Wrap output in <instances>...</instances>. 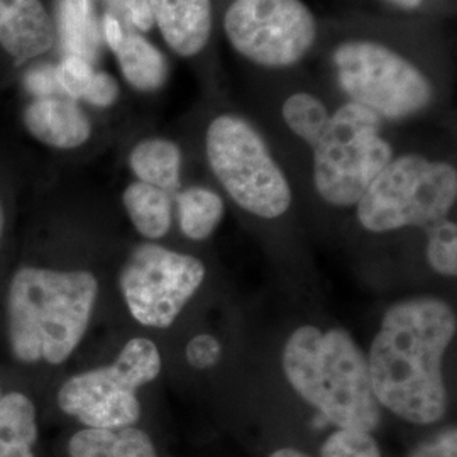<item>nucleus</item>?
<instances>
[{
    "instance_id": "a878e982",
    "label": "nucleus",
    "mask_w": 457,
    "mask_h": 457,
    "mask_svg": "<svg viewBox=\"0 0 457 457\" xmlns=\"http://www.w3.org/2000/svg\"><path fill=\"white\" fill-rule=\"evenodd\" d=\"M222 356V345L211 334H200L187 344V361L195 370L213 368Z\"/></svg>"
},
{
    "instance_id": "473e14b6",
    "label": "nucleus",
    "mask_w": 457,
    "mask_h": 457,
    "mask_svg": "<svg viewBox=\"0 0 457 457\" xmlns=\"http://www.w3.org/2000/svg\"><path fill=\"white\" fill-rule=\"evenodd\" d=\"M2 230H4V207L0 202V237H2Z\"/></svg>"
},
{
    "instance_id": "cd10ccee",
    "label": "nucleus",
    "mask_w": 457,
    "mask_h": 457,
    "mask_svg": "<svg viewBox=\"0 0 457 457\" xmlns=\"http://www.w3.org/2000/svg\"><path fill=\"white\" fill-rule=\"evenodd\" d=\"M119 97V85L105 71H96L92 82L88 85L83 100L96 107H111Z\"/></svg>"
},
{
    "instance_id": "4be33fe9",
    "label": "nucleus",
    "mask_w": 457,
    "mask_h": 457,
    "mask_svg": "<svg viewBox=\"0 0 457 457\" xmlns=\"http://www.w3.org/2000/svg\"><path fill=\"white\" fill-rule=\"evenodd\" d=\"M427 260L432 270L444 277L457 275V228L454 222L444 219L427 228Z\"/></svg>"
},
{
    "instance_id": "7ed1b4c3",
    "label": "nucleus",
    "mask_w": 457,
    "mask_h": 457,
    "mask_svg": "<svg viewBox=\"0 0 457 457\" xmlns=\"http://www.w3.org/2000/svg\"><path fill=\"white\" fill-rule=\"evenodd\" d=\"M98 283L88 271L22 268L9 290V339L17 360L60 364L82 341Z\"/></svg>"
},
{
    "instance_id": "20e7f679",
    "label": "nucleus",
    "mask_w": 457,
    "mask_h": 457,
    "mask_svg": "<svg viewBox=\"0 0 457 457\" xmlns=\"http://www.w3.org/2000/svg\"><path fill=\"white\" fill-rule=\"evenodd\" d=\"M457 198L453 164L419 154L392 160L361 196L358 219L370 232L430 228L444 220Z\"/></svg>"
},
{
    "instance_id": "bb28decb",
    "label": "nucleus",
    "mask_w": 457,
    "mask_h": 457,
    "mask_svg": "<svg viewBox=\"0 0 457 457\" xmlns=\"http://www.w3.org/2000/svg\"><path fill=\"white\" fill-rule=\"evenodd\" d=\"M410 457H457L456 427H449L436 437L422 442Z\"/></svg>"
},
{
    "instance_id": "f257e3e1",
    "label": "nucleus",
    "mask_w": 457,
    "mask_h": 457,
    "mask_svg": "<svg viewBox=\"0 0 457 457\" xmlns=\"http://www.w3.org/2000/svg\"><path fill=\"white\" fill-rule=\"evenodd\" d=\"M456 330V313L441 298H410L388 309L368 360L379 407L410 424L442 420L449 407L442 361Z\"/></svg>"
},
{
    "instance_id": "393cba45",
    "label": "nucleus",
    "mask_w": 457,
    "mask_h": 457,
    "mask_svg": "<svg viewBox=\"0 0 457 457\" xmlns=\"http://www.w3.org/2000/svg\"><path fill=\"white\" fill-rule=\"evenodd\" d=\"M109 14L129 31L146 33L154 26L147 0H107Z\"/></svg>"
},
{
    "instance_id": "39448f33",
    "label": "nucleus",
    "mask_w": 457,
    "mask_h": 457,
    "mask_svg": "<svg viewBox=\"0 0 457 457\" xmlns=\"http://www.w3.org/2000/svg\"><path fill=\"white\" fill-rule=\"evenodd\" d=\"M381 117L347 102L330 115L313 146V185L334 207H353L393 160V147L381 136Z\"/></svg>"
},
{
    "instance_id": "4468645a",
    "label": "nucleus",
    "mask_w": 457,
    "mask_h": 457,
    "mask_svg": "<svg viewBox=\"0 0 457 457\" xmlns=\"http://www.w3.org/2000/svg\"><path fill=\"white\" fill-rule=\"evenodd\" d=\"M68 453L70 457H158L146 432L134 427L85 428L71 437Z\"/></svg>"
},
{
    "instance_id": "6ab92c4d",
    "label": "nucleus",
    "mask_w": 457,
    "mask_h": 457,
    "mask_svg": "<svg viewBox=\"0 0 457 457\" xmlns=\"http://www.w3.org/2000/svg\"><path fill=\"white\" fill-rule=\"evenodd\" d=\"M58 26L66 54L90 62L98 49L97 19L92 12V0H60Z\"/></svg>"
},
{
    "instance_id": "1a4fd4ad",
    "label": "nucleus",
    "mask_w": 457,
    "mask_h": 457,
    "mask_svg": "<svg viewBox=\"0 0 457 457\" xmlns=\"http://www.w3.org/2000/svg\"><path fill=\"white\" fill-rule=\"evenodd\" d=\"M224 31L251 63L288 68L315 45L317 21L302 0H232Z\"/></svg>"
},
{
    "instance_id": "b1692460",
    "label": "nucleus",
    "mask_w": 457,
    "mask_h": 457,
    "mask_svg": "<svg viewBox=\"0 0 457 457\" xmlns=\"http://www.w3.org/2000/svg\"><path fill=\"white\" fill-rule=\"evenodd\" d=\"M96 75L90 62L75 54H66L60 66H56V80L66 97L83 98L88 85Z\"/></svg>"
},
{
    "instance_id": "423d86ee",
    "label": "nucleus",
    "mask_w": 457,
    "mask_h": 457,
    "mask_svg": "<svg viewBox=\"0 0 457 457\" xmlns=\"http://www.w3.org/2000/svg\"><path fill=\"white\" fill-rule=\"evenodd\" d=\"M213 175L228 196L249 213L277 219L292 205V188L262 134L234 114L215 117L205 134Z\"/></svg>"
},
{
    "instance_id": "f8f14e48",
    "label": "nucleus",
    "mask_w": 457,
    "mask_h": 457,
    "mask_svg": "<svg viewBox=\"0 0 457 457\" xmlns=\"http://www.w3.org/2000/svg\"><path fill=\"white\" fill-rule=\"evenodd\" d=\"M53 41V21L39 0H0V46L17 62L45 54Z\"/></svg>"
},
{
    "instance_id": "5701e85b",
    "label": "nucleus",
    "mask_w": 457,
    "mask_h": 457,
    "mask_svg": "<svg viewBox=\"0 0 457 457\" xmlns=\"http://www.w3.org/2000/svg\"><path fill=\"white\" fill-rule=\"evenodd\" d=\"M320 457H381V451L370 432L339 428L327 437Z\"/></svg>"
},
{
    "instance_id": "f03ea898",
    "label": "nucleus",
    "mask_w": 457,
    "mask_h": 457,
    "mask_svg": "<svg viewBox=\"0 0 457 457\" xmlns=\"http://www.w3.org/2000/svg\"><path fill=\"white\" fill-rule=\"evenodd\" d=\"M283 371L330 424L371 434L381 422L368 358L343 328L298 327L285 344Z\"/></svg>"
},
{
    "instance_id": "2eb2a0df",
    "label": "nucleus",
    "mask_w": 457,
    "mask_h": 457,
    "mask_svg": "<svg viewBox=\"0 0 457 457\" xmlns=\"http://www.w3.org/2000/svg\"><path fill=\"white\" fill-rule=\"evenodd\" d=\"M124 79L136 90L154 92L163 87L168 65L160 49L153 46L143 36L126 31L120 43L112 49Z\"/></svg>"
},
{
    "instance_id": "9b49d317",
    "label": "nucleus",
    "mask_w": 457,
    "mask_h": 457,
    "mask_svg": "<svg viewBox=\"0 0 457 457\" xmlns=\"http://www.w3.org/2000/svg\"><path fill=\"white\" fill-rule=\"evenodd\" d=\"M154 26L177 54L190 58L207 46L212 33L211 0H147Z\"/></svg>"
},
{
    "instance_id": "7c9ffc66",
    "label": "nucleus",
    "mask_w": 457,
    "mask_h": 457,
    "mask_svg": "<svg viewBox=\"0 0 457 457\" xmlns=\"http://www.w3.org/2000/svg\"><path fill=\"white\" fill-rule=\"evenodd\" d=\"M270 457H311L307 456L305 453H302V451H298V449H294V447H285V449H279V451H275L273 454Z\"/></svg>"
},
{
    "instance_id": "dca6fc26",
    "label": "nucleus",
    "mask_w": 457,
    "mask_h": 457,
    "mask_svg": "<svg viewBox=\"0 0 457 457\" xmlns=\"http://www.w3.org/2000/svg\"><path fill=\"white\" fill-rule=\"evenodd\" d=\"M132 173L137 181L175 192L180 187L181 149L177 143L151 137L136 145L129 156Z\"/></svg>"
},
{
    "instance_id": "a211bd4d",
    "label": "nucleus",
    "mask_w": 457,
    "mask_h": 457,
    "mask_svg": "<svg viewBox=\"0 0 457 457\" xmlns=\"http://www.w3.org/2000/svg\"><path fill=\"white\" fill-rule=\"evenodd\" d=\"M134 228L147 239H160L171 228V196L162 188L134 181L122 195Z\"/></svg>"
},
{
    "instance_id": "0eeeda50",
    "label": "nucleus",
    "mask_w": 457,
    "mask_h": 457,
    "mask_svg": "<svg viewBox=\"0 0 457 457\" xmlns=\"http://www.w3.org/2000/svg\"><path fill=\"white\" fill-rule=\"evenodd\" d=\"M162 371L160 351L149 339L124 345L111 366L73 376L58 393L60 409L88 428L117 430L141 417L137 390Z\"/></svg>"
},
{
    "instance_id": "2f4dec72",
    "label": "nucleus",
    "mask_w": 457,
    "mask_h": 457,
    "mask_svg": "<svg viewBox=\"0 0 457 457\" xmlns=\"http://www.w3.org/2000/svg\"><path fill=\"white\" fill-rule=\"evenodd\" d=\"M390 2L398 7H403V9H417L422 5L424 0H390Z\"/></svg>"
},
{
    "instance_id": "c756f323",
    "label": "nucleus",
    "mask_w": 457,
    "mask_h": 457,
    "mask_svg": "<svg viewBox=\"0 0 457 457\" xmlns=\"http://www.w3.org/2000/svg\"><path fill=\"white\" fill-rule=\"evenodd\" d=\"M102 29H104V37H105L107 45L112 49L120 43V39L124 37L126 31H129V29H126V28H124L112 14H109V12L104 16Z\"/></svg>"
},
{
    "instance_id": "6e6552de",
    "label": "nucleus",
    "mask_w": 457,
    "mask_h": 457,
    "mask_svg": "<svg viewBox=\"0 0 457 457\" xmlns=\"http://www.w3.org/2000/svg\"><path fill=\"white\" fill-rule=\"evenodd\" d=\"M337 82L349 102L381 119H405L422 112L432 100V85L400 53L376 41H345L332 54Z\"/></svg>"
},
{
    "instance_id": "aec40b11",
    "label": "nucleus",
    "mask_w": 457,
    "mask_h": 457,
    "mask_svg": "<svg viewBox=\"0 0 457 457\" xmlns=\"http://www.w3.org/2000/svg\"><path fill=\"white\" fill-rule=\"evenodd\" d=\"M177 205L181 232L194 241L211 237L224 217L222 198L204 187H190L180 192Z\"/></svg>"
},
{
    "instance_id": "c85d7f7f",
    "label": "nucleus",
    "mask_w": 457,
    "mask_h": 457,
    "mask_svg": "<svg viewBox=\"0 0 457 457\" xmlns=\"http://www.w3.org/2000/svg\"><path fill=\"white\" fill-rule=\"evenodd\" d=\"M26 88L33 94L36 98L56 97L65 96L56 80V68L53 66H39L33 68L26 75Z\"/></svg>"
},
{
    "instance_id": "412c9836",
    "label": "nucleus",
    "mask_w": 457,
    "mask_h": 457,
    "mask_svg": "<svg viewBox=\"0 0 457 457\" xmlns=\"http://www.w3.org/2000/svg\"><path fill=\"white\" fill-rule=\"evenodd\" d=\"M281 114L290 131L312 147L317 145L328 124L326 104L311 92H295L283 102Z\"/></svg>"
},
{
    "instance_id": "f3484780",
    "label": "nucleus",
    "mask_w": 457,
    "mask_h": 457,
    "mask_svg": "<svg viewBox=\"0 0 457 457\" xmlns=\"http://www.w3.org/2000/svg\"><path fill=\"white\" fill-rule=\"evenodd\" d=\"M36 437L33 402L22 393L0 390V457H34Z\"/></svg>"
},
{
    "instance_id": "ddd939ff",
    "label": "nucleus",
    "mask_w": 457,
    "mask_h": 457,
    "mask_svg": "<svg viewBox=\"0 0 457 457\" xmlns=\"http://www.w3.org/2000/svg\"><path fill=\"white\" fill-rule=\"evenodd\" d=\"M24 124L36 139L58 149L82 146L92 134L87 114L66 96L34 98L24 111Z\"/></svg>"
},
{
    "instance_id": "9d476101",
    "label": "nucleus",
    "mask_w": 457,
    "mask_h": 457,
    "mask_svg": "<svg viewBox=\"0 0 457 457\" xmlns=\"http://www.w3.org/2000/svg\"><path fill=\"white\" fill-rule=\"evenodd\" d=\"M205 278L194 256L160 245H139L120 271V290L132 317L147 327H170Z\"/></svg>"
}]
</instances>
